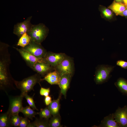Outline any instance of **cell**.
Here are the masks:
<instances>
[{
	"mask_svg": "<svg viewBox=\"0 0 127 127\" xmlns=\"http://www.w3.org/2000/svg\"><path fill=\"white\" fill-rule=\"evenodd\" d=\"M41 75L37 73L23 79L20 81L14 80V84L23 95L33 90L34 86L42 81Z\"/></svg>",
	"mask_w": 127,
	"mask_h": 127,
	"instance_id": "cell-2",
	"label": "cell"
},
{
	"mask_svg": "<svg viewBox=\"0 0 127 127\" xmlns=\"http://www.w3.org/2000/svg\"><path fill=\"white\" fill-rule=\"evenodd\" d=\"M11 116L7 112L0 115V127L12 126L11 123Z\"/></svg>",
	"mask_w": 127,
	"mask_h": 127,
	"instance_id": "cell-18",
	"label": "cell"
},
{
	"mask_svg": "<svg viewBox=\"0 0 127 127\" xmlns=\"http://www.w3.org/2000/svg\"><path fill=\"white\" fill-rule=\"evenodd\" d=\"M66 55L64 53H56L47 52L43 58L44 62L55 67L63 60Z\"/></svg>",
	"mask_w": 127,
	"mask_h": 127,
	"instance_id": "cell-8",
	"label": "cell"
},
{
	"mask_svg": "<svg viewBox=\"0 0 127 127\" xmlns=\"http://www.w3.org/2000/svg\"><path fill=\"white\" fill-rule=\"evenodd\" d=\"M102 12L103 16L106 18L111 19L113 16V13L110 9L105 8L102 10Z\"/></svg>",
	"mask_w": 127,
	"mask_h": 127,
	"instance_id": "cell-28",
	"label": "cell"
},
{
	"mask_svg": "<svg viewBox=\"0 0 127 127\" xmlns=\"http://www.w3.org/2000/svg\"><path fill=\"white\" fill-rule=\"evenodd\" d=\"M115 1L117 2L122 3L123 1V0H115Z\"/></svg>",
	"mask_w": 127,
	"mask_h": 127,
	"instance_id": "cell-33",
	"label": "cell"
},
{
	"mask_svg": "<svg viewBox=\"0 0 127 127\" xmlns=\"http://www.w3.org/2000/svg\"><path fill=\"white\" fill-rule=\"evenodd\" d=\"M70 75L64 74L61 76L58 85L60 89V92L66 99L67 91L69 88L71 77Z\"/></svg>",
	"mask_w": 127,
	"mask_h": 127,
	"instance_id": "cell-13",
	"label": "cell"
},
{
	"mask_svg": "<svg viewBox=\"0 0 127 127\" xmlns=\"http://www.w3.org/2000/svg\"><path fill=\"white\" fill-rule=\"evenodd\" d=\"M9 45L0 42V86L7 88L14 84V79L12 76L9 69L11 62Z\"/></svg>",
	"mask_w": 127,
	"mask_h": 127,
	"instance_id": "cell-1",
	"label": "cell"
},
{
	"mask_svg": "<svg viewBox=\"0 0 127 127\" xmlns=\"http://www.w3.org/2000/svg\"><path fill=\"white\" fill-rule=\"evenodd\" d=\"M115 85L122 93L127 95V80L123 78H120L115 83Z\"/></svg>",
	"mask_w": 127,
	"mask_h": 127,
	"instance_id": "cell-19",
	"label": "cell"
},
{
	"mask_svg": "<svg viewBox=\"0 0 127 127\" xmlns=\"http://www.w3.org/2000/svg\"><path fill=\"white\" fill-rule=\"evenodd\" d=\"M116 15H119L127 8V6L124 4L117 2L114 1L108 7Z\"/></svg>",
	"mask_w": 127,
	"mask_h": 127,
	"instance_id": "cell-17",
	"label": "cell"
},
{
	"mask_svg": "<svg viewBox=\"0 0 127 127\" xmlns=\"http://www.w3.org/2000/svg\"><path fill=\"white\" fill-rule=\"evenodd\" d=\"M21 117L18 114L12 116L11 120L12 126L16 127H19Z\"/></svg>",
	"mask_w": 127,
	"mask_h": 127,
	"instance_id": "cell-25",
	"label": "cell"
},
{
	"mask_svg": "<svg viewBox=\"0 0 127 127\" xmlns=\"http://www.w3.org/2000/svg\"><path fill=\"white\" fill-rule=\"evenodd\" d=\"M32 17L30 16L24 21L15 25L14 27L13 33L20 38L24 33H27L33 25L30 22Z\"/></svg>",
	"mask_w": 127,
	"mask_h": 127,
	"instance_id": "cell-10",
	"label": "cell"
},
{
	"mask_svg": "<svg viewBox=\"0 0 127 127\" xmlns=\"http://www.w3.org/2000/svg\"><path fill=\"white\" fill-rule=\"evenodd\" d=\"M38 114L40 118L48 120L52 116L48 107H46L44 108L41 109L40 111L38 112Z\"/></svg>",
	"mask_w": 127,
	"mask_h": 127,
	"instance_id": "cell-24",
	"label": "cell"
},
{
	"mask_svg": "<svg viewBox=\"0 0 127 127\" xmlns=\"http://www.w3.org/2000/svg\"><path fill=\"white\" fill-rule=\"evenodd\" d=\"M62 94L60 92L58 98L52 100L48 107L50 111L52 116L57 115L59 114L60 108V101Z\"/></svg>",
	"mask_w": 127,
	"mask_h": 127,
	"instance_id": "cell-15",
	"label": "cell"
},
{
	"mask_svg": "<svg viewBox=\"0 0 127 127\" xmlns=\"http://www.w3.org/2000/svg\"><path fill=\"white\" fill-rule=\"evenodd\" d=\"M13 48L19 52L27 65L32 69L36 63L44 62L43 58H39L35 56L22 48L20 49L15 47Z\"/></svg>",
	"mask_w": 127,
	"mask_h": 127,
	"instance_id": "cell-9",
	"label": "cell"
},
{
	"mask_svg": "<svg viewBox=\"0 0 127 127\" xmlns=\"http://www.w3.org/2000/svg\"><path fill=\"white\" fill-rule=\"evenodd\" d=\"M49 32L48 28L42 23L33 25L27 33L30 36L31 40L39 44L45 40Z\"/></svg>",
	"mask_w": 127,
	"mask_h": 127,
	"instance_id": "cell-3",
	"label": "cell"
},
{
	"mask_svg": "<svg viewBox=\"0 0 127 127\" xmlns=\"http://www.w3.org/2000/svg\"><path fill=\"white\" fill-rule=\"evenodd\" d=\"M32 109L29 106H27L23 107L20 112H22L24 116L32 120L35 116L38 114V112H36Z\"/></svg>",
	"mask_w": 127,
	"mask_h": 127,
	"instance_id": "cell-21",
	"label": "cell"
},
{
	"mask_svg": "<svg viewBox=\"0 0 127 127\" xmlns=\"http://www.w3.org/2000/svg\"><path fill=\"white\" fill-rule=\"evenodd\" d=\"M49 120L40 118H36L33 122L30 123L28 127H49Z\"/></svg>",
	"mask_w": 127,
	"mask_h": 127,
	"instance_id": "cell-20",
	"label": "cell"
},
{
	"mask_svg": "<svg viewBox=\"0 0 127 127\" xmlns=\"http://www.w3.org/2000/svg\"><path fill=\"white\" fill-rule=\"evenodd\" d=\"M24 97L26 99L29 106L34 110H38L35 105L32 97L28 95V93H26L24 95Z\"/></svg>",
	"mask_w": 127,
	"mask_h": 127,
	"instance_id": "cell-26",
	"label": "cell"
},
{
	"mask_svg": "<svg viewBox=\"0 0 127 127\" xmlns=\"http://www.w3.org/2000/svg\"><path fill=\"white\" fill-rule=\"evenodd\" d=\"M116 65L122 68L127 69V62L122 60H119L116 62Z\"/></svg>",
	"mask_w": 127,
	"mask_h": 127,
	"instance_id": "cell-30",
	"label": "cell"
},
{
	"mask_svg": "<svg viewBox=\"0 0 127 127\" xmlns=\"http://www.w3.org/2000/svg\"><path fill=\"white\" fill-rule=\"evenodd\" d=\"M124 4L127 6V0H123Z\"/></svg>",
	"mask_w": 127,
	"mask_h": 127,
	"instance_id": "cell-34",
	"label": "cell"
},
{
	"mask_svg": "<svg viewBox=\"0 0 127 127\" xmlns=\"http://www.w3.org/2000/svg\"><path fill=\"white\" fill-rule=\"evenodd\" d=\"M61 118L59 114L52 116L49 121V127H62L61 123Z\"/></svg>",
	"mask_w": 127,
	"mask_h": 127,
	"instance_id": "cell-22",
	"label": "cell"
},
{
	"mask_svg": "<svg viewBox=\"0 0 127 127\" xmlns=\"http://www.w3.org/2000/svg\"><path fill=\"white\" fill-rule=\"evenodd\" d=\"M119 15L122 16L127 17V8L121 13Z\"/></svg>",
	"mask_w": 127,
	"mask_h": 127,
	"instance_id": "cell-32",
	"label": "cell"
},
{
	"mask_svg": "<svg viewBox=\"0 0 127 127\" xmlns=\"http://www.w3.org/2000/svg\"><path fill=\"white\" fill-rule=\"evenodd\" d=\"M50 92V88H45L41 87L40 91V95L45 97L49 95Z\"/></svg>",
	"mask_w": 127,
	"mask_h": 127,
	"instance_id": "cell-29",
	"label": "cell"
},
{
	"mask_svg": "<svg viewBox=\"0 0 127 127\" xmlns=\"http://www.w3.org/2000/svg\"><path fill=\"white\" fill-rule=\"evenodd\" d=\"M31 40L30 36L27 33H25L20 38L17 45L23 48L29 44Z\"/></svg>",
	"mask_w": 127,
	"mask_h": 127,
	"instance_id": "cell-23",
	"label": "cell"
},
{
	"mask_svg": "<svg viewBox=\"0 0 127 127\" xmlns=\"http://www.w3.org/2000/svg\"><path fill=\"white\" fill-rule=\"evenodd\" d=\"M115 66L107 65H99L96 68L94 80L96 84L107 82L110 76V74Z\"/></svg>",
	"mask_w": 127,
	"mask_h": 127,
	"instance_id": "cell-4",
	"label": "cell"
},
{
	"mask_svg": "<svg viewBox=\"0 0 127 127\" xmlns=\"http://www.w3.org/2000/svg\"><path fill=\"white\" fill-rule=\"evenodd\" d=\"M55 70L59 73L60 76L67 74L72 77L75 72V66L73 58L66 55L63 60L54 67Z\"/></svg>",
	"mask_w": 127,
	"mask_h": 127,
	"instance_id": "cell-5",
	"label": "cell"
},
{
	"mask_svg": "<svg viewBox=\"0 0 127 127\" xmlns=\"http://www.w3.org/2000/svg\"><path fill=\"white\" fill-rule=\"evenodd\" d=\"M60 77L59 73L55 70L48 73L42 79V80H45L51 85H59Z\"/></svg>",
	"mask_w": 127,
	"mask_h": 127,
	"instance_id": "cell-14",
	"label": "cell"
},
{
	"mask_svg": "<svg viewBox=\"0 0 127 127\" xmlns=\"http://www.w3.org/2000/svg\"><path fill=\"white\" fill-rule=\"evenodd\" d=\"M32 69L41 76L44 77L49 72L55 70L54 67L43 62L36 63Z\"/></svg>",
	"mask_w": 127,
	"mask_h": 127,
	"instance_id": "cell-12",
	"label": "cell"
},
{
	"mask_svg": "<svg viewBox=\"0 0 127 127\" xmlns=\"http://www.w3.org/2000/svg\"><path fill=\"white\" fill-rule=\"evenodd\" d=\"M52 98L49 95L45 97L44 101L45 105L48 106L52 102Z\"/></svg>",
	"mask_w": 127,
	"mask_h": 127,
	"instance_id": "cell-31",
	"label": "cell"
},
{
	"mask_svg": "<svg viewBox=\"0 0 127 127\" xmlns=\"http://www.w3.org/2000/svg\"><path fill=\"white\" fill-rule=\"evenodd\" d=\"M99 127H120L119 124L115 120L113 114H110L104 117Z\"/></svg>",
	"mask_w": 127,
	"mask_h": 127,
	"instance_id": "cell-16",
	"label": "cell"
},
{
	"mask_svg": "<svg viewBox=\"0 0 127 127\" xmlns=\"http://www.w3.org/2000/svg\"><path fill=\"white\" fill-rule=\"evenodd\" d=\"M126 127H127V124L126 125Z\"/></svg>",
	"mask_w": 127,
	"mask_h": 127,
	"instance_id": "cell-35",
	"label": "cell"
},
{
	"mask_svg": "<svg viewBox=\"0 0 127 127\" xmlns=\"http://www.w3.org/2000/svg\"><path fill=\"white\" fill-rule=\"evenodd\" d=\"M28 118L26 117H21L19 127H28L30 123Z\"/></svg>",
	"mask_w": 127,
	"mask_h": 127,
	"instance_id": "cell-27",
	"label": "cell"
},
{
	"mask_svg": "<svg viewBox=\"0 0 127 127\" xmlns=\"http://www.w3.org/2000/svg\"><path fill=\"white\" fill-rule=\"evenodd\" d=\"M114 114V119L120 127H126L127 124V106L119 107Z\"/></svg>",
	"mask_w": 127,
	"mask_h": 127,
	"instance_id": "cell-11",
	"label": "cell"
},
{
	"mask_svg": "<svg viewBox=\"0 0 127 127\" xmlns=\"http://www.w3.org/2000/svg\"><path fill=\"white\" fill-rule=\"evenodd\" d=\"M23 48L35 56L39 58H44L47 52L41 44L38 43L31 40L28 44Z\"/></svg>",
	"mask_w": 127,
	"mask_h": 127,
	"instance_id": "cell-7",
	"label": "cell"
},
{
	"mask_svg": "<svg viewBox=\"0 0 127 127\" xmlns=\"http://www.w3.org/2000/svg\"><path fill=\"white\" fill-rule=\"evenodd\" d=\"M9 101V106L7 112L11 116L18 114L23 107L22 101L24 96L20 94V95L11 96L7 95Z\"/></svg>",
	"mask_w": 127,
	"mask_h": 127,
	"instance_id": "cell-6",
	"label": "cell"
}]
</instances>
